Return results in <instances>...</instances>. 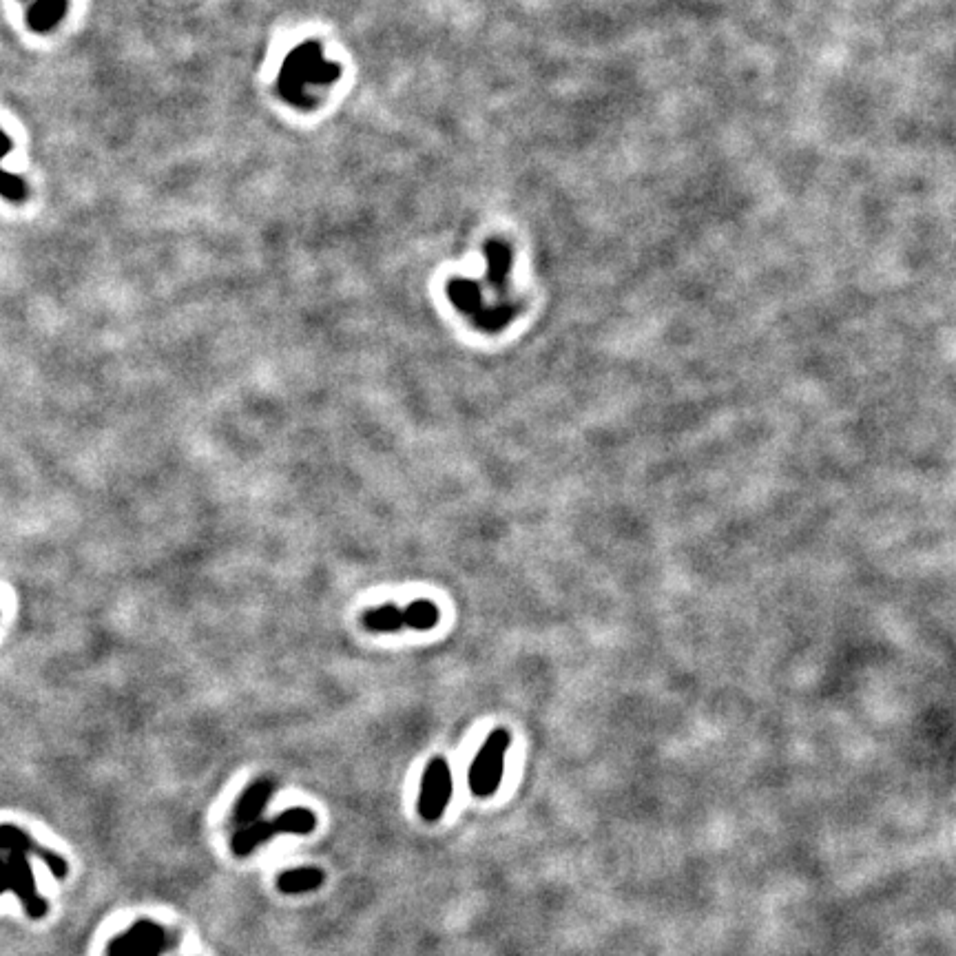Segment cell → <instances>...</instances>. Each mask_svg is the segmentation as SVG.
I'll list each match as a JSON object with an SVG mask.
<instances>
[{"instance_id": "obj_11", "label": "cell", "mask_w": 956, "mask_h": 956, "mask_svg": "<svg viewBox=\"0 0 956 956\" xmlns=\"http://www.w3.org/2000/svg\"><path fill=\"white\" fill-rule=\"evenodd\" d=\"M363 627L374 633H397L403 629V611L394 605V602H386V605L368 609L361 616Z\"/></svg>"}, {"instance_id": "obj_1", "label": "cell", "mask_w": 956, "mask_h": 956, "mask_svg": "<svg viewBox=\"0 0 956 956\" xmlns=\"http://www.w3.org/2000/svg\"><path fill=\"white\" fill-rule=\"evenodd\" d=\"M29 857H38L54 877H67L69 866L58 852L36 844L25 830L12 824L0 826V895L14 892L31 919H43L49 910V903L38 895Z\"/></svg>"}, {"instance_id": "obj_5", "label": "cell", "mask_w": 956, "mask_h": 956, "mask_svg": "<svg viewBox=\"0 0 956 956\" xmlns=\"http://www.w3.org/2000/svg\"><path fill=\"white\" fill-rule=\"evenodd\" d=\"M171 937L164 928L149 919H140L138 923L118 934L116 939L109 943L107 956H160L169 948Z\"/></svg>"}, {"instance_id": "obj_12", "label": "cell", "mask_w": 956, "mask_h": 956, "mask_svg": "<svg viewBox=\"0 0 956 956\" xmlns=\"http://www.w3.org/2000/svg\"><path fill=\"white\" fill-rule=\"evenodd\" d=\"M403 611V627L414 629V631H430L436 625H439V607L434 605L432 600L419 598L410 602L408 607L401 609Z\"/></svg>"}, {"instance_id": "obj_13", "label": "cell", "mask_w": 956, "mask_h": 956, "mask_svg": "<svg viewBox=\"0 0 956 956\" xmlns=\"http://www.w3.org/2000/svg\"><path fill=\"white\" fill-rule=\"evenodd\" d=\"M0 195L9 202H25L27 200V184L20 175L7 173L0 169Z\"/></svg>"}, {"instance_id": "obj_6", "label": "cell", "mask_w": 956, "mask_h": 956, "mask_svg": "<svg viewBox=\"0 0 956 956\" xmlns=\"http://www.w3.org/2000/svg\"><path fill=\"white\" fill-rule=\"evenodd\" d=\"M273 793H275L273 779L270 777L255 779V782L242 793V797L237 799V804L233 808V824L239 828L262 817L264 808L268 806Z\"/></svg>"}, {"instance_id": "obj_14", "label": "cell", "mask_w": 956, "mask_h": 956, "mask_svg": "<svg viewBox=\"0 0 956 956\" xmlns=\"http://www.w3.org/2000/svg\"><path fill=\"white\" fill-rule=\"evenodd\" d=\"M14 149V142L12 138H9V135L5 131H0V160L5 158V155Z\"/></svg>"}, {"instance_id": "obj_2", "label": "cell", "mask_w": 956, "mask_h": 956, "mask_svg": "<svg viewBox=\"0 0 956 956\" xmlns=\"http://www.w3.org/2000/svg\"><path fill=\"white\" fill-rule=\"evenodd\" d=\"M335 78H339V67L324 60L319 45L306 43L286 58L282 74H279V91H282L286 100L299 102L301 91H304L308 82L324 85V82H332Z\"/></svg>"}, {"instance_id": "obj_8", "label": "cell", "mask_w": 956, "mask_h": 956, "mask_svg": "<svg viewBox=\"0 0 956 956\" xmlns=\"http://www.w3.org/2000/svg\"><path fill=\"white\" fill-rule=\"evenodd\" d=\"M326 881L324 870L317 866H304L286 870L277 877V890L284 895H304V892L319 890L321 883Z\"/></svg>"}, {"instance_id": "obj_10", "label": "cell", "mask_w": 956, "mask_h": 956, "mask_svg": "<svg viewBox=\"0 0 956 956\" xmlns=\"http://www.w3.org/2000/svg\"><path fill=\"white\" fill-rule=\"evenodd\" d=\"M277 835H310L317 828V815L310 808H288L275 819Z\"/></svg>"}, {"instance_id": "obj_7", "label": "cell", "mask_w": 956, "mask_h": 956, "mask_svg": "<svg viewBox=\"0 0 956 956\" xmlns=\"http://www.w3.org/2000/svg\"><path fill=\"white\" fill-rule=\"evenodd\" d=\"M273 837H277L273 819L259 817L255 819V822L239 826L235 830V835L231 839V848L237 857H248L251 852H255V848L266 844V841H270Z\"/></svg>"}, {"instance_id": "obj_3", "label": "cell", "mask_w": 956, "mask_h": 956, "mask_svg": "<svg viewBox=\"0 0 956 956\" xmlns=\"http://www.w3.org/2000/svg\"><path fill=\"white\" fill-rule=\"evenodd\" d=\"M509 744H512V735L507 729H494L487 735L470 766V775H467V784H470L474 797L487 799L501 788Z\"/></svg>"}, {"instance_id": "obj_9", "label": "cell", "mask_w": 956, "mask_h": 956, "mask_svg": "<svg viewBox=\"0 0 956 956\" xmlns=\"http://www.w3.org/2000/svg\"><path fill=\"white\" fill-rule=\"evenodd\" d=\"M67 12V0H36L27 12V25L31 31L47 34L54 29Z\"/></svg>"}, {"instance_id": "obj_4", "label": "cell", "mask_w": 956, "mask_h": 956, "mask_svg": "<svg viewBox=\"0 0 956 956\" xmlns=\"http://www.w3.org/2000/svg\"><path fill=\"white\" fill-rule=\"evenodd\" d=\"M452 771L445 757H432L421 777L419 815L425 822H439L452 802Z\"/></svg>"}]
</instances>
